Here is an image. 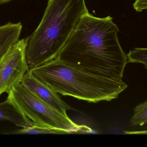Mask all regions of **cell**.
Masks as SVG:
<instances>
[{"instance_id": "obj_3", "label": "cell", "mask_w": 147, "mask_h": 147, "mask_svg": "<svg viewBox=\"0 0 147 147\" xmlns=\"http://www.w3.org/2000/svg\"><path fill=\"white\" fill-rule=\"evenodd\" d=\"M30 70L36 78L58 94L89 103L109 102L117 98L128 87L123 80L94 75L57 58Z\"/></svg>"}, {"instance_id": "obj_8", "label": "cell", "mask_w": 147, "mask_h": 147, "mask_svg": "<svg viewBox=\"0 0 147 147\" xmlns=\"http://www.w3.org/2000/svg\"><path fill=\"white\" fill-rule=\"evenodd\" d=\"M0 121H7L21 128L31 127L34 124L8 98L0 103Z\"/></svg>"}, {"instance_id": "obj_2", "label": "cell", "mask_w": 147, "mask_h": 147, "mask_svg": "<svg viewBox=\"0 0 147 147\" xmlns=\"http://www.w3.org/2000/svg\"><path fill=\"white\" fill-rule=\"evenodd\" d=\"M88 12L85 0H49L40 23L28 37L26 58L29 70L56 59Z\"/></svg>"}, {"instance_id": "obj_5", "label": "cell", "mask_w": 147, "mask_h": 147, "mask_svg": "<svg viewBox=\"0 0 147 147\" xmlns=\"http://www.w3.org/2000/svg\"><path fill=\"white\" fill-rule=\"evenodd\" d=\"M28 41V38L19 40L0 62V96L20 83L29 70L26 58Z\"/></svg>"}, {"instance_id": "obj_11", "label": "cell", "mask_w": 147, "mask_h": 147, "mask_svg": "<svg viewBox=\"0 0 147 147\" xmlns=\"http://www.w3.org/2000/svg\"><path fill=\"white\" fill-rule=\"evenodd\" d=\"M128 63H140L147 66V48L136 47L127 54Z\"/></svg>"}, {"instance_id": "obj_4", "label": "cell", "mask_w": 147, "mask_h": 147, "mask_svg": "<svg viewBox=\"0 0 147 147\" xmlns=\"http://www.w3.org/2000/svg\"><path fill=\"white\" fill-rule=\"evenodd\" d=\"M7 94V98L34 123L68 131L71 134L91 132L90 128L76 124L68 116L48 105L21 83L14 85Z\"/></svg>"}, {"instance_id": "obj_6", "label": "cell", "mask_w": 147, "mask_h": 147, "mask_svg": "<svg viewBox=\"0 0 147 147\" xmlns=\"http://www.w3.org/2000/svg\"><path fill=\"white\" fill-rule=\"evenodd\" d=\"M21 83L41 100L63 114L68 116L67 110L72 108L64 102L57 92L36 78L30 70L23 76Z\"/></svg>"}, {"instance_id": "obj_7", "label": "cell", "mask_w": 147, "mask_h": 147, "mask_svg": "<svg viewBox=\"0 0 147 147\" xmlns=\"http://www.w3.org/2000/svg\"><path fill=\"white\" fill-rule=\"evenodd\" d=\"M22 26L20 22L0 26V62L11 47L20 40Z\"/></svg>"}, {"instance_id": "obj_9", "label": "cell", "mask_w": 147, "mask_h": 147, "mask_svg": "<svg viewBox=\"0 0 147 147\" xmlns=\"http://www.w3.org/2000/svg\"><path fill=\"white\" fill-rule=\"evenodd\" d=\"M12 134H67L69 132L48 126L34 123L31 127L22 128L11 133Z\"/></svg>"}, {"instance_id": "obj_10", "label": "cell", "mask_w": 147, "mask_h": 147, "mask_svg": "<svg viewBox=\"0 0 147 147\" xmlns=\"http://www.w3.org/2000/svg\"><path fill=\"white\" fill-rule=\"evenodd\" d=\"M130 122L133 126H142L147 123V100L140 104L134 109Z\"/></svg>"}, {"instance_id": "obj_1", "label": "cell", "mask_w": 147, "mask_h": 147, "mask_svg": "<svg viewBox=\"0 0 147 147\" xmlns=\"http://www.w3.org/2000/svg\"><path fill=\"white\" fill-rule=\"evenodd\" d=\"M113 20L110 16L99 18L89 12L83 15L56 58L94 75L123 80L127 58Z\"/></svg>"}, {"instance_id": "obj_13", "label": "cell", "mask_w": 147, "mask_h": 147, "mask_svg": "<svg viewBox=\"0 0 147 147\" xmlns=\"http://www.w3.org/2000/svg\"><path fill=\"white\" fill-rule=\"evenodd\" d=\"M12 0H0V3H4L9 2Z\"/></svg>"}, {"instance_id": "obj_14", "label": "cell", "mask_w": 147, "mask_h": 147, "mask_svg": "<svg viewBox=\"0 0 147 147\" xmlns=\"http://www.w3.org/2000/svg\"><path fill=\"white\" fill-rule=\"evenodd\" d=\"M145 67L147 69V66H145Z\"/></svg>"}, {"instance_id": "obj_12", "label": "cell", "mask_w": 147, "mask_h": 147, "mask_svg": "<svg viewBox=\"0 0 147 147\" xmlns=\"http://www.w3.org/2000/svg\"><path fill=\"white\" fill-rule=\"evenodd\" d=\"M133 6L137 12H142L147 9V0H135Z\"/></svg>"}]
</instances>
